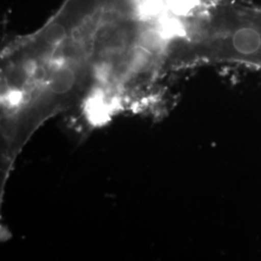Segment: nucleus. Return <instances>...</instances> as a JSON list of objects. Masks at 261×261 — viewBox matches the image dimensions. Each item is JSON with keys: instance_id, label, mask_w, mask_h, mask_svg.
<instances>
[{"instance_id": "nucleus-1", "label": "nucleus", "mask_w": 261, "mask_h": 261, "mask_svg": "<svg viewBox=\"0 0 261 261\" xmlns=\"http://www.w3.org/2000/svg\"><path fill=\"white\" fill-rule=\"evenodd\" d=\"M232 46L239 55H256L261 49V34L255 28H239L232 36Z\"/></svg>"}, {"instance_id": "nucleus-2", "label": "nucleus", "mask_w": 261, "mask_h": 261, "mask_svg": "<svg viewBox=\"0 0 261 261\" xmlns=\"http://www.w3.org/2000/svg\"><path fill=\"white\" fill-rule=\"evenodd\" d=\"M77 75L74 66L60 64L50 73L48 80V87L50 91L56 95H63L70 92L75 86Z\"/></svg>"}]
</instances>
